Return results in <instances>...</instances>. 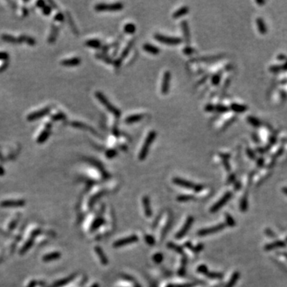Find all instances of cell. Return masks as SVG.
<instances>
[{
	"label": "cell",
	"instance_id": "obj_1",
	"mask_svg": "<svg viewBox=\"0 0 287 287\" xmlns=\"http://www.w3.org/2000/svg\"><path fill=\"white\" fill-rule=\"evenodd\" d=\"M95 95H96V97L98 99L99 101L105 107L106 109L108 110V111H109L115 117L119 118L120 117H121V111H120L116 106H114L113 105L111 104V102L107 99V97L103 94L102 92H96V93H95Z\"/></svg>",
	"mask_w": 287,
	"mask_h": 287
},
{
	"label": "cell",
	"instance_id": "obj_2",
	"mask_svg": "<svg viewBox=\"0 0 287 287\" xmlns=\"http://www.w3.org/2000/svg\"><path fill=\"white\" fill-rule=\"evenodd\" d=\"M156 137V133L155 131H151L150 133H149L148 137L145 139V143L143 144L142 149H141V152H140V154H139V160H144L146 158V156H148V153H149L151 145L154 142Z\"/></svg>",
	"mask_w": 287,
	"mask_h": 287
},
{
	"label": "cell",
	"instance_id": "obj_3",
	"mask_svg": "<svg viewBox=\"0 0 287 287\" xmlns=\"http://www.w3.org/2000/svg\"><path fill=\"white\" fill-rule=\"evenodd\" d=\"M124 8V5L121 2H115V3H98L95 6L94 9L97 11H117L121 10Z\"/></svg>",
	"mask_w": 287,
	"mask_h": 287
},
{
	"label": "cell",
	"instance_id": "obj_4",
	"mask_svg": "<svg viewBox=\"0 0 287 287\" xmlns=\"http://www.w3.org/2000/svg\"><path fill=\"white\" fill-rule=\"evenodd\" d=\"M154 37L155 39L158 41L159 43L169 45V46H175V45L180 44L182 43V39L180 38H177V37L166 36V35H160V34H156Z\"/></svg>",
	"mask_w": 287,
	"mask_h": 287
},
{
	"label": "cell",
	"instance_id": "obj_5",
	"mask_svg": "<svg viewBox=\"0 0 287 287\" xmlns=\"http://www.w3.org/2000/svg\"><path fill=\"white\" fill-rule=\"evenodd\" d=\"M173 182L175 183V184L179 185V186H181L183 187H186V188H190V189H194L196 191H200L203 188V186L201 185H195L194 183H191V182L187 181V180H184V179H181V178H174L173 179Z\"/></svg>",
	"mask_w": 287,
	"mask_h": 287
},
{
	"label": "cell",
	"instance_id": "obj_6",
	"mask_svg": "<svg viewBox=\"0 0 287 287\" xmlns=\"http://www.w3.org/2000/svg\"><path fill=\"white\" fill-rule=\"evenodd\" d=\"M231 196H232V193H231V191H228V192L226 193L225 195H224V196L222 197V198L220 199L219 200L218 202L216 203L214 205V206L212 207L211 209V212L217 211H218L219 208H221L222 207L224 206V205H225L226 203H228V201L231 199Z\"/></svg>",
	"mask_w": 287,
	"mask_h": 287
},
{
	"label": "cell",
	"instance_id": "obj_7",
	"mask_svg": "<svg viewBox=\"0 0 287 287\" xmlns=\"http://www.w3.org/2000/svg\"><path fill=\"white\" fill-rule=\"evenodd\" d=\"M170 80H171V73L169 71L164 72L161 85V92L163 94H167L169 91Z\"/></svg>",
	"mask_w": 287,
	"mask_h": 287
},
{
	"label": "cell",
	"instance_id": "obj_8",
	"mask_svg": "<svg viewBox=\"0 0 287 287\" xmlns=\"http://www.w3.org/2000/svg\"><path fill=\"white\" fill-rule=\"evenodd\" d=\"M224 228H225V225H224V224H219V225L215 226V227H212V228H207V229H203L202 230V231H199L198 235H200V236H203V235H209V234L215 233V232L222 231Z\"/></svg>",
	"mask_w": 287,
	"mask_h": 287
},
{
	"label": "cell",
	"instance_id": "obj_9",
	"mask_svg": "<svg viewBox=\"0 0 287 287\" xmlns=\"http://www.w3.org/2000/svg\"><path fill=\"white\" fill-rule=\"evenodd\" d=\"M137 240H138V238H137L136 235H132V236H130V237H129V238H125V239H120V240H118V241H117L115 243H114L113 246L115 247H121V246H125V245L135 243V242H137Z\"/></svg>",
	"mask_w": 287,
	"mask_h": 287
},
{
	"label": "cell",
	"instance_id": "obj_10",
	"mask_svg": "<svg viewBox=\"0 0 287 287\" xmlns=\"http://www.w3.org/2000/svg\"><path fill=\"white\" fill-rule=\"evenodd\" d=\"M285 245H286V243H285L284 241H281V240H277V241H274L271 243H269V244H266L265 246L264 249L265 251H273L274 249H277V248H281V247H285Z\"/></svg>",
	"mask_w": 287,
	"mask_h": 287
},
{
	"label": "cell",
	"instance_id": "obj_11",
	"mask_svg": "<svg viewBox=\"0 0 287 287\" xmlns=\"http://www.w3.org/2000/svg\"><path fill=\"white\" fill-rule=\"evenodd\" d=\"M192 222H193L192 217H189V218L187 219V222L185 223L184 226H183V228H182V229L180 230V231H179V232H178V234L176 235V236H175V237H176V239H180V238L183 237V236L185 235V234L187 233V231H188V229L190 228V227H191V225L192 224Z\"/></svg>",
	"mask_w": 287,
	"mask_h": 287
},
{
	"label": "cell",
	"instance_id": "obj_12",
	"mask_svg": "<svg viewBox=\"0 0 287 287\" xmlns=\"http://www.w3.org/2000/svg\"><path fill=\"white\" fill-rule=\"evenodd\" d=\"M49 111H50L49 109H45L40 110V111H37V112L30 114L28 116V117H27V120L28 121H34V120L39 119V118H41L42 117L46 115V113H48Z\"/></svg>",
	"mask_w": 287,
	"mask_h": 287
},
{
	"label": "cell",
	"instance_id": "obj_13",
	"mask_svg": "<svg viewBox=\"0 0 287 287\" xmlns=\"http://www.w3.org/2000/svg\"><path fill=\"white\" fill-rule=\"evenodd\" d=\"M143 49L146 52L149 53L151 54H153V55H157L160 52V50L158 47H156V46H153V45L150 44V43H145L144 46H143Z\"/></svg>",
	"mask_w": 287,
	"mask_h": 287
},
{
	"label": "cell",
	"instance_id": "obj_14",
	"mask_svg": "<svg viewBox=\"0 0 287 287\" xmlns=\"http://www.w3.org/2000/svg\"><path fill=\"white\" fill-rule=\"evenodd\" d=\"M62 66H68V67H72V66H79L81 63V59L79 58H70V59H66L63 60L62 62Z\"/></svg>",
	"mask_w": 287,
	"mask_h": 287
},
{
	"label": "cell",
	"instance_id": "obj_15",
	"mask_svg": "<svg viewBox=\"0 0 287 287\" xmlns=\"http://www.w3.org/2000/svg\"><path fill=\"white\" fill-rule=\"evenodd\" d=\"M144 118V114H134V115H131L128 117L125 118V122L126 124H133V123H137V122H139L140 121Z\"/></svg>",
	"mask_w": 287,
	"mask_h": 287
},
{
	"label": "cell",
	"instance_id": "obj_16",
	"mask_svg": "<svg viewBox=\"0 0 287 287\" xmlns=\"http://www.w3.org/2000/svg\"><path fill=\"white\" fill-rule=\"evenodd\" d=\"M181 28L182 31H183V36L185 38V40L187 43H189L190 42V31H189V27H188V23H187V21H183L181 23Z\"/></svg>",
	"mask_w": 287,
	"mask_h": 287
},
{
	"label": "cell",
	"instance_id": "obj_17",
	"mask_svg": "<svg viewBox=\"0 0 287 287\" xmlns=\"http://www.w3.org/2000/svg\"><path fill=\"white\" fill-rule=\"evenodd\" d=\"M189 11V8L188 6H184L183 7L179 8V10H177L176 11H175V13L173 14V15H172V18H180L182 16L185 15V14H187Z\"/></svg>",
	"mask_w": 287,
	"mask_h": 287
},
{
	"label": "cell",
	"instance_id": "obj_18",
	"mask_svg": "<svg viewBox=\"0 0 287 287\" xmlns=\"http://www.w3.org/2000/svg\"><path fill=\"white\" fill-rule=\"evenodd\" d=\"M239 276H240V274H239V272H235L233 274V275L231 276V279L228 281V283L225 285V287H233L235 284L237 283L238 280H239Z\"/></svg>",
	"mask_w": 287,
	"mask_h": 287
},
{
	"label": "cell",
	"instance_id": "obj_19",
	"mask_svg": "<svg viewBox=\"0 0 287 287\" xmlns=\"http://www.w3.org/2000/svg\"><path fill=\"white\" fill-rule=\"evenodd\" d=\"M136 26L135 24H133L132 23H126L125 27H124V31L125 32L126 34H129V35H133L136 32Z\"/></svg>",
	"mask_w": 287,
	"mask_h": 287
},
{
	"label": "cell",
	"instance_id": "obj_20",
	"mask_svg": "<svg viewBox=\"0 0 287 287\" xmlns=\"http://www.w3.org/2000/svg\"><path fill=\"white\" fill-rule=\"evenodd\" d=\"M231 109H232L233 111L236 113H243L245 112L246 110H247V107L243 105H239L237 104V103H234V104H231Z\"/></svg>",
	"mask_w": 287,
	"mask_h": 287
},
{
	"label": "cell",
	"instance_id": "obj_21",
	"mask_svg": "<svg viewBox=\"0 0 287 287\" xmlns=\"http://www.w3.org/2000/svg\"><path fill=\"white\" fill-rule=\"evenodd\" d=\"M85 45L87 46H89V47H91V48H94V49H98L100 47V42L99 40H96V39H91V40H88L85 43Z\"/></svg>",
	"mask_w": 287,
	"mask_h": 287
},
{
	"label": "cell",
	"instance_id": "obj_22",
	"mask_svg": "<svg viewBox=\"0 0 287 287\" xmlns=\"http://www.w3.org/2000/svg\"><path fill=\"white\" fill-rule=\"evenodd\" d=\"M247 208H248V199L247 195H244L240 202V210L244 212L247 210Z\"/></svg>",
	"mask_w": 287,
	"mask_h": 287
},
{
	"label": "cell",
	"instance_id": "obj_23",
	"mask_svg": "<svg viewBox=\"0 0 287 287\" xmlns=\"http://www.w3.org/2000/svg\"><path fill=\"white\" fill-rule=\"evenodd\" d=\"M2 40L6 41L7 43H20L19 39H15L14 37L11 36V35H3L2 36Z\"/></svg>",
	"mask_w": 287,
	"mask_h": 287
},
{
	"label": "cell",
	"instance_id": "obj_24",
	"mask_svg": "<svg viewBox=\"0 0 287 287\" xmlns=\"http://www.w3.org/2000/svg\"><path fill=\"white\" fill-rule=\"evenodd\" d=\"M73 125L74 126V127L79 128V129H85V130H88V131H91V132H92V133H94L96 134V132H95L92 129H91V127H89V126L85 125H84V124L79 123V122H74V123H73Z\"/></svg>",
	"mask_w": 287,
	"mask_h": 287
},
{
	"label": "cell",
	"instance_id": "obj_25",
	"mask_svg": "<svg viewBox=\"0 0 287 287\" xmlns=\"http://www.w3.org/2000/svg\"><path fill=\"white\" fill-rule=\"evenodd\" d=\"M144 207H145V214L146 215L150 216L151 215V208L149 207V201L148 197H145L144 198Z\"/></svg>",
	"mask_w": 287,
	"mask_h": 287
},
{
	"label": "cell",
	"instance_id": "obj_26",
	"mask_svg": "<svg viewBox=\"0 0 287 287\" xmlns=\"http://www.w3.org/2000/svg\"><path fill=\"white\" fill-rule=\"evenodd\" d=\"M257 23H258V27L259 31H260V33L261 34L266 33V27H265V24H264V23H263V21H262L261 18H258V20H257Z\"/></svg>",
	"mask_w": 287,
	"mask_h": 287
},
{
	"label": "cell",
	"instance_id": "obj_27",
	"mask_svg": "<svg viewBox=\"0 0 287 287\" xmlns=\"http://www.w3.org/2000/svg\"><path fill=\"white\" fill-rule=\"evenodd\" d=\"M95 249H96V253L99 254V257H100L101 262H102L103 264H105V265L107 264V263H108V261H107V258H106L105 256L103 251H101V250H100L99 247H96V248H95Z\"/></svg>",
	"mask_w": 287,
	"mask_h": 287
},
{
	"label": "cell",
	"instance_id": "obj_28",
	"mask_svg": "<svg viewBox=\"0 0 287 287\" xmlns=\"http://www.w3.org/2000/svg\"><path fill=\"white\" fill-rule=\"evenodd\" d=\"M49 134H50L49 131H44L40 136H39V137L38 138V141H38L39 143H43L44 141H46L47 137H49Z\"/></svg>",
	"mask_w": 287,
	"mask_h": 287
},
{
	"label": "cell",
	"instance_id": "obj_29",
	"mask_svg": "<svg viewBox=\"0 0 287 287\" xmlns=\"http://www.w3.org/2000/svg\"><path fill=\"white\" fill-rule=\"evenodd\" d=\"M117 155V152L115 149H109V150L106 151L105 156L106 157L109 159L114 158Z\"/></svg>",
	"mask_w": 287,
	"mask_h": 287
},
{
	"label": "cell",
	"instance_id": "obj_30",
	"mask_svg": "<svg viewBox=\"0 0 287 287\" xmlns=\"http://www.w3.org/2000/svg\"><path fill=\"white\" fill-rule=\"evenodd\" d=\"M220 79H221V76H220V74H219V73L218 74H215V75L213 76L211 78L212 84H213L214 85H218L219 84Z\"/></svg>",
	"mask_w": 287,
	"mask_h": 287
},
{
	"label": "cell",
	"instance_id": "obj_31",
	"mask_svg": "<svg viewBox=\"0 0 287 287\" xmlns=\"http://www.w3.org/2000/svg\"><path fill=\"white\" fill-rule=\"evenodd\" d=\"M226 222H227V223L230 226V227H233V226L235 225V220L233 219V218L231 217V215H226Z\"/></svg>",
	"mask_w": 287,
	"mask_h": 287
},
{
	"label": "cell",
	"instance_id": "obj_32",
	"mask_svg": "<svg viewBox=\"0 0 287 287\" xmlns=\"http://www.w3.org/2000/svg\"><path fill=\"white\" fill-rule=\"evenodd\" d=\"M247 120H248L249 123L251 124V125H252L253 126L259 125V121H258V120H257L256 118L253 117H249L247 118Z\"/></svg>",
	"mask_w": 287,
	"mask_h": 287
},
{
	"label": "cell",
	"instance_id": "obj_33",
	"mask_svg": "<svg viewBox=\"0 0 287 287\" xmlns=\"http://www.w3.org/2000/svg\"><path fill=\"white\" fill-rule=\"evenodd\" d=\"M96 57H97V58H99V59L100 60H103V61H105V62H107V63H113L112 60L110 59V58H109L107 56H105V55H104V54H96Z\"/></svg>",
	"mask_w": 287,
	"mask_h": 287
},
{
	"label": "cell",
	"instance_id": "obj_34",
	"mask_svg": "<svg viewBox=\"0 0 287 287\" xmlns=\"http://www.w3.org/2000/svg\"><path fill=\"white\" fill-rule=\"evenodd\" d=\"M195 51V50L193 48H191V47H190V46H187V47H185V48L183 49V53H184L185 54H187V55H191V54H194Z\"/></svg>",
	"mask_w": 287,
	"mask_h": 287
},
{
	"label": "cell",
	"instance_id": "obj_35",
	"mask_svg": "<svg viewBox=\"0 0 287 287\" xmlns=\"http://www.w3.org/2000/svg\"><path fill=\"white\" fill-rule=\"evenodd\" d=\"M265 234H266L267 236H269V237H270V238H276V237H277V236H276V234L274 233V231H272L271 229H270V228H266V229L265 230Z\"/></svg>",
	"mask_w": 287,
	"mask_h": 287
},
{
	"label": "cell",
	"instance_id": "obj_36",
	"mask_svg": "<svg viewBox=\"0 0 287 287\" xmlns=\"http://www.w3.org/2000/svg\"><path fill=\"white\" fill-rule=\"evenodd\" d=\"M215 109L219 113H224V112L228 111V109L227 108V107H225V106H223V105H217L215 107Z\"/></svg>",
	"mask_w": 287,
	"mask_h": 287
},
{
	"label": "cell",
	"instance_id": "obj_37",
	"mask_svg": "<svg viewBox=\"0 0 287 287\" xmlns=\"http://www.w3.org/2000/svg\"><path fill=\"white\" fill-rule=\"evenodd\" d=\"M8 59V54L5 52H0V61H6Z\"/></svg>",
	"mask_w": 287,
	"mask_h": 287
},
{
	"label": "cell",
	"instance_id": "obj_38",
	"mask_svg": "<svg viewBox=\"0 0 287 287\" xmlns=\"http://www.w3.org/2000/svg\"><path fill=\"white\" fill-rule=\"evenodd\" d=\"M192 197L191 196H187V195H182V196L178 197V200L179 201H187L189 199H191Z\"/></svg>",
	"mask_w": 287,
	"mask_h": 287
},
{
	"label": "cell",
	"instance_id": "obj_39",
	"mask_svg": "<svg viewBox=\"0 0 287 287\" xmlns=\"http://www.w3.org/2000/svg\"><path fill=\"white\" fill-rule=\"evenodd\" d=\"M198 271L200 272V273H203V274H206L207 273V269L206 266H201L198 268Z\"/></svg>",
	"mask_w": 287,
	"mask_h": 287
},
{
	"label": "cell",
	"instance_id": "obj_40",
	"mask_svg": "<svg viewBox=\"0 0 287 287\" xmlns=\"http://www.w3.org/2000/svg\"><path fill=\"white\" fill-rule=\"evenodd\" d=\"M215 109V107L212 105H207L206 106V108H205V110H206L207 112H212Z\"/></svg>",
	"mask_w": 287,
	"mask_h": 287
},
{
	"label": "cell",
	"instance_id": "obj_41",
	"mask_svg": "<svg viewBox=\"0 0 287 287\" xmlns=\"http://www.w3.org/2000/svg\"><path fill=\"white\" fill-rule=\"evenodd\" d=\"M63 18H64L63 14H61V13L58 14L56 15V17H55V19H56L57 21H60V22L63 21Z\"/></svg>",
	"mask_w": 287,
	"mask_h": 287
},
{
	"label": "cell",
	"instance_id": "obj_42",
	"mask_svg": "<svg viewBox=\"0 0 287 287\" xmlns=\"http://www.w3.org/2000/svg\"><path fill=\"white\" fill-rule=\"evenodd\" d=\"M154 260L156 261V262H160V261L162 260V255L160 254H156L154 256Z\"/></svg>",
	"mask_w": 287,
	"mask_h": 287
},
{
	"label": "cell",
	"instance_id": "obj_43",
	"mask_svg": "<svg viewBox=\"0 0 287 287\" xmlns=\"http://www.w3.org/2000/svg\"><path fill=\"white\" fill-rule=\"evenodd\" d=\"M43 7H44V12H45V14H50V10H51V8L50 7V6H43Z\"/></svg>",
	"mask_w": 287,
	"mask_h": 287
},
{
	"label": "cell",
	"instance_id": "obj_44",
	"mask_svg": "<svg viewBox=\"0 0 287 287\" xmlns=\"http://www.w3.org/2000/svg\"><path fill=\"white\" fill-rule=\"evenodd\" d=\"M146 241L149 242V244H154V240H153V239H152L150 236H149V235H147Z\"/></svg>",
	"mask_w": 287,
	"mask_h": 287
},
{
	"label": "cell",
	"instance_id": "obj_45",
	"mask_svg": "<svg viewBox=\"0 0 287 287\" xmlns=\"http://www.w3.org/2000/svg\"><path fill=\"white\" fill-rule=\"evenodd\" d=\"M223 160H224V164H225L226 169L228 170V171H229V170H231V167H230L229 165V163H228V161L227 160V159H223Z\"/></svg>",
	"mask_w": 287,
	"mask_h": 287
},
{
	"label": "cell",
	"instance_id": "obj_46",
	"mask_svg": "<svg viewBox=\"0 0 287 287\" xmlns=\"http://www.w3.org/2000/svg\"><path fill=\"white\" fill-rule=\"evenodd\" d=\"M235 175H232V176H231V178H229V179H228V183H231V182H233L234 180H235Z\"/></svg>",
	"mask_w": 287,
	"mask_h": 287
},
{
	"label": "cell",
	"instance_id": "obj_47",
	"mask_svg": "<svg viewBox=\"0 0 287 287\" xmlns=\"http://www.w3.org/2000/svg\"><path fill=\"white\" fill-rule=\"evenodd\" d=\"M71 19H72L71 18H69V22H71V23H72V20H71ZM71 25H72V29H73V31H74V33H77V32H76V29H75V27H74V26H73V23H72Z\"/></svg>",
	"mask_w": 287,
	"mask_h": 287
},
{
	"label": "cell",
	"instance_id": "obj_48",
	"mask_svg": "<svg viewBox=\"0 0 287 287\" xmlns=\"http://www.w3.org/2000/svg\"><path fill=\"white\" fill-rule=\"evenodd\" d=\"M282 192H283L285 195H287V187H283V188H282Z\"/></svg>",
	"mask_w": 287,
	"mask_h": 287
},
{
	"label": "cell",
	"instance_id": "obj_49",
	"mask_svg": "<svg viewBox=\"0 0 287 287\" xmlns=\"http://www.w3.org/2000/svg\"><path fill=\"white\" fill-rule=\"evenodd\" d=\"M281 254H282V255H283V257L285 258H286L287 259V253H285V252H283V253H281Z\"/></svg>",
	"mask_w": 287,
	"mask_h": 287
},
{
	"label": "cell",
	"instance_id": "obj_50",
	"mask_svg": "<svg viewBox=\"0 0 287 287\" xmlns=\"http://www.w3.org/2000/svg\"><path fill=\"white\" fill-rule=\"evenodd\" d=\"M285 241H286V242H287V238H286V239H285Z\"/></svg>",
	"mask_w": 287,
	"mask_h": 287
}]
</instances>
